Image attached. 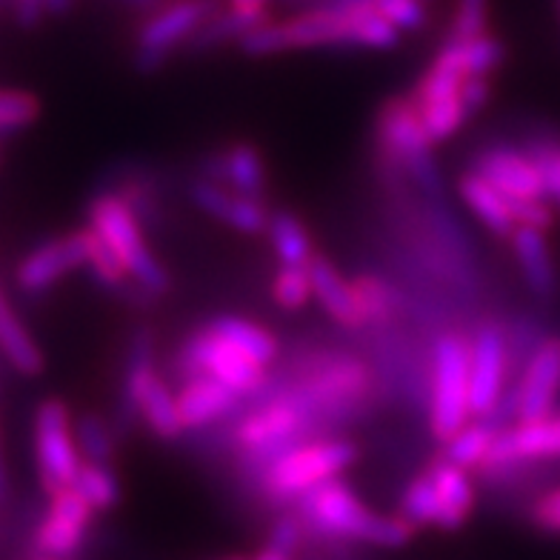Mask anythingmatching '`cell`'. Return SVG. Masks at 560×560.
I'll return each instance as SVG.
<instances>
[{
  "mask_svg": "<svg viewBox=\"0 0 560 560\" xmlns=\"http://www.w3.org/2000/svg\"><path fill=\"white\" fill-rule=\"evenodd\" d=\"M560 395V335L544 338L526 358L524 375L509 395V415L517 420H540L555 415Z\"/></svg>",
  "mask_w": 560,
  "mask_h": 560,
  "instance_id": "30bf717a",
  "label": "cell"
},
{
  "mask_svg": "<svg viewBox=\"0 0 560 560\" xmlns=\"http://www.w3.org/2000/svg\"><path fill=\"white\" fill-rule=\"evenodd\" d=\"M69 7H72V0H46V12L49 15H67Z\"/></svg>",
  "mask_w": 560,
  "mask_h": 560,
  "instance_id": "c3c4849f",
  "label": "cell"
},
{
  "mask_svg": "<svg viewBox=\"0 0 560 560\" xmlns=\"http://www.w3.org/2000/svg\"><path fill=\"white\" fill-rule=\"evenodd\" d=\"M155 338L149 329L138 332L129 347V358H126L124 372V400H120V412L132 418L138 412V404L143 398V392L155 381Z\"/></svg>",
  "mask_w": 560,
  "mask_h": 560,
  "instance_id": "cb8c5ba5",
  "label": "cell"
},
{
  "mask_svg": "<svg viewBox=\"0 0 560 560\" xmlns=\"http://www.w3.org/2000/svg\"><path fill=\"white\" fill-rule=\"evenodd\" d=\"M229 9H235V12H244V15L260 18V21H266V9H269V0H229Z\"/></svg>",
  "mask_w": 560,
  "mask_h": 560,
  "instance_id": "7dc6e473",
  "label": "cell"
},
{
  "mask_svg": "<svg viewBox=\"0 0 560 560\" xmlns=\"http://www.w3.org/2000/svg\"><path fill=\"white\" fill-rule=\"evenodd\" d=\"M37 115H40V104L32 92L0 89V132H15L35 124Z\"/></svg>",
  "mask_w": 560,
  "mask_h": 560,
  "instance_id": "74e56055",
  "label": "cell"
},
{
  "mask_svg": "<svg viewBox=\"0 0 560 560\" xmlns=\"http://www.w3.org/2000/svg\"><path fill=\"white\" fill-rule=\"evenodd\" d=\"M303 423V409L295 400H269L244 418L235 427V443L237 450L249 452V455L266 457L272 460V450L287 452L289 441L295 438V432Z\"/></svg>",
  "mask_w": 560,
  "mask_h": 560,
  "instance_id": "5bb4252c",
  "label": "cell"
},
{
  "mask_svg": "<svg viewBox=\"0 0 560 560\" xmlns=\"http://www.w3.org/2000/svg\"><path fill=\"white\" fill-rule=\"evenodd\" d=\"M358 446L352 441H310L289 446L264 466V487L272 498H303L312 489L338 480L354 464Z\"/></svg>",
  "mask_w": 560,
  "mask_h": 560,
  "instance_id": "5b68a950",
  "label": "cell"
},
{
  "mask_svg": "<svg viewBox=\"0 0 560 560\" xmlns=\"http://www.w3.org/2000/svg\"><path fill=\"white\" fill-rule=\"evenodd\" d=\"M214 12H221L218 0H175L158 9L135 37V67L140 72L161 69L177 46L192 44V37Z\"/></svg>",
  "mask_w": 560,
  "mask_h": 560,
  "instance_id": "52a82bcc",
  "label": "cell"
},
{
  "mask_svg": "<svg viewBox=\"0 0 560 560\" xmlns=\"http://www.w3.org/2000/svg\"><path fill=\"white\" fill-rule=\"evenodd\" d=\"M400 30L392 26L372 7H315L287 21H264L241 40L252 58L312 49V46H366L392 49L398 46Z\"/></svg>",
  "mask_w": 560,
  "mask_h": 560,
  "instance_id": "6da1fadb",
  "label": "cell"
},
{
  "mask_svg": "<svg viewBox=\"0 0 560 560\" xmlns=\"http://www.w3.org/2000/svg\"><path fill=\"white\" fill-rule=\"evenodd\" d=\"M223 158H226V184L237 195L260 198L266 186V166L258 149L249 143H235L229 152H223Z\"/></svg>",
  "mask_w": 560,
  "mask_h": 560,
  "instance_id": "f546056e",
  "label": "cell"
},
{
  "mask_svg": "<svg viewBox=\"0 0 560 560\" xmlns=\"http://www.w3.org/2000/svg\"><path fill=\"white\" fill-rule=\"evenodd\" d=\"M226 560H249V558H226Z\"/></svg>",
  "mask_w": 560,
  "mask_h": 560,
  "instance_id": "816d5d0a",
  "label": "cell"
},
{
  "mask_svg": "<svg viewBox=\"0 0 560 560\" xmlns=\"http://www.w3.org/2000/svg\"><path fill=\"white\" fill-rule=\"evenodd\" d=\"M475 172L498 186L509 200H538L546 198L544 175L535 158L526 149L489 147L475 161Z\"/></svg>",
  "mask_w": 560,
  "mask_h": 560,
  "instance_id": "2e32d148",
  "label": "cell"
},
{
  "mask_svg": "<svg viewBox=\"0 0 560 560\" xmlns=\"http://www.w3.org/2000/svg\"><path fill=\"white\" fill-rule=\"evenodd\" d=\"M560 457V415L540 420H517L512 429H501L492 443L483 469L503 472L532 460H552Z\"/></svg>",
  "mask_w": 560,
  "mask_h": 560,
  "instance_id": "7c38bea8",
  "label": "cell"
},
{
  "mask_svg": "<svg viewBox=\"0 0 560 560\" xmlns=\"http://www.w3.org/2000/svg\"><path fill=\"white\" fill-rule=\"evenodd\" d=\"M138 412L149 427V432L161 438V441H177L186 432L180 409H177V392H172L161 377H155L149 384V389L143 392Z\"/></svg>",
  "mask_w": 560,
  "mask_h": 560,
  "instance_id": "d4e9b609",
  "label": "cell"
},
{
  "mask_svg": "<svg viewBox=\"0 0 560 560\" xmlns=\"http://www.w3.org/2000/svg\"><path fill=\"white\" fill-rule=\"evenodd\" d=\"M457 189H460V198H464L466 207L472 209L480 221L492 229L494 235H501V237L515 235L517 221H515V212H512V200H509L498 186L489 184L487 177L478 175L475 170L466 172V175L460 177Z\"/></svg>",
  "mask_w": 560,
  "mask_h": 560,
  "instance_id": "44dd1931",
  "label": "cell"
},
{
  "mask_svg": "<svg viewBox=\"0 0 560 560\" xmlns=\"http://www.w3.org/2000/svg\"><path fill=\"white\" fill-rule=\"evenodd\" d=\"M266 235L272 241L280 266H310L312 258H315L310 232H306V226L298 221L295 214L275 212Z\"/></svg>",
  "mask_w": 560,
  "mask_h": 560,
  "instance_id": "83f0119b",
  "label": "cell"
},
{
  "mask_svg": "<svg viewBox=\"0 0 560 560\" xmlns=\"http://www.w3.org/2000/svg\"><path fill=\"white\" fill-rule=\"evenodd\" d=\"M512 249H515L517 266L524 272L526 287L538 298H549L558 287V272H555L552 252L546 244V235L540 229L517 226L512 235Z\"/></svg>",
  "mask_w": 560,
  "mask_h": 560,
  "instance_id": "7402d4cb",
  "label": "cell"
},
{
  "mask_svg": "<svg viewBox=\"0 0 560 560\" xmlns=\"http://www.w3.org/2000/svg\"><path fill=\"white\" fill-rule=\"evenodd\" d=\"M74 441L86 464H112L115 457V438H112L109 427L104 418L97 415H83L74 423Z\"/></svg>",
  "mask_w": 560,
  "mask_h": 560,
  "instance_id": "e575fe53",
  "label": "cell"
},
{
  "mask_svg": "<svg viewBox=\"0 0 560 560\" xmlns=\"http://www.w3.org/2000/svg\"><path fill=\"white\" fill-rule=\"evenodd\" d=\"M83 235H86V264L92 266L95 278L112 289H124L129 272L124 269L118 255H115V252H112L109 246H106L89 226L83 229Z\"/></svg>",
  "mask_w": 560,
  "mask_h": 560,
  "instance_id": "8d00e7d4",
  "label": "cell"
},
{
  "mask_svg": "<svg viewBox=\"0 0 560 560\" xmlns=\"http://www.w3.org/2000/svg\"><path fill=\"white\" fill-rule=\"evenodd\" d=\"M272 221V212L260 203V198H249V195H237L232 198L226 221L232 229L244 232V235H264Z\"/></svg>",
  "mask_w": 560,
  "mask_h": 560,
  "instance_id": "ab89813d",
  "label": "cell"
},
{
  "mask_svg": "<svg viewBox=\"0 0 560 560\" xmlns=\"http://www.w3.org/2000/svg\"><path fill=\"white\" fill-rule=\"evenodd\" d=\"M135 7H147V3H152V0H132Z\"/></svg>",
  "mask_w": 560,
  "mask_h": 560,
  "instance_id": "f907efd6",
  "label": "cell"
},
{
  "mask_svg": "<svg viewBox=\"0 0 560 560\" xmlns=\"http://www.w3.org/2000/svg\"><path fill=\"white\" fill-rule=\"evenodd\" d=\"M303 517L315 529L335 538L363 540L375 546H404L412 538L415 526L406 517L377 515L340 480H329L301 498Z\"/></svg>",
  "mask_w": 560,
  "mask_h": 560,
  "instance_id": "7a4b0ae2",
  "label": "cell"
},
{
  "mask_svg": "<svg viewBox=\"0 0 560 560\" xmlns=\"http://www.w3.org/2000/svg\"><path fill=\"white\" fill-rule=\"evenodd\" d=\"M472 418L469 340L446 332L432 349V406L429 427L441 443H450Z\"/></svg>",
  "mask_w": 560,
  "mask_h": 560,
  "instance_id": "277c9868",
  "label": "cell"
},
{
  "mask_svg": "<svg viewBox=\"0 0 560 560\" xmlns=\"http://www.w3.org/2000/svg\"><path fill=\"white\" fill-rule=\"evenodd\" d=\"M0 352L21 375H37L44 369V352L37 349L35 338L21 326L12 310L0 295Z\"/></svg>",
  "mask_w": 560,
  "mask_h": 560,
  "instance_id": "484cf974",
  "label": "cell"
},
{
  "mask_svg": "<svg viewBox=\"0 0 560 560\" xmlns=\"http://www.w3.org/2000/svg\"><path fill=\"white\" fill-rule=\"evenodd\" d=\"M83 264H86V235L81 229L74 235L55 237V241L35 246L18 266L15 280L26 295H44L46 289H52L63 275Z\"/></svg>",
  "mask_w": 560,
  "mask_h": 560,
  "instance_id": "9a60e30c",
  "label": "cell"
},
{
  "mask_svg": "<svg viewBox=\"0 0 560 560\" xmlns=\"http://www.w3.org/2000/svg\"><path fill=\"white\" fill-rule=\"evenodd\" d=\"M372 9L400 32H420L429 21L427 0H372Z\"/></svg>",
  "mask_w": 560,
  "mask_h": 560,
  "instance_id": "60d3db41",
  "label": "cell"
},
{
  "mask_svg": "<svg viewBox=\"0 0 560 560\" xmlns=\"http://www.w3.org/2000/svg\"><path fill=\"white\" fill-rule=\"evenodd\" d=\"M301 544V524L295 515H280L272 524V535H269V546L280 549V552L292 555L295 546Z\"/></svg>",
  "mask_w": 560,
  "mask_h": 560,
  "instance_id": "f6af8a7d",
  "label": "cell"
},
{
  "mask_svg": "<svg viewBox=\"0 0 560 560\" xmlns=\"http://www.w3.org/2000/svg\"><path fill=\"white\" fill-rule=\"evenodd\" d=\"M366 392V369L352 358H326L310 369L303 398L310 404H340Z\"/></svg>",
  "mask_w": 560,
  "mask_h": 560,
  "instance_id": "d6986e66",
  "label": "cell"
},
{
  "mask_svg": "<svg viewBox=\"0 0 560 560\" xmlns=\"http://www.w3.org/2000/svg\"><path fill=\"white\" fill-rule=\"evenodd\" d=\"M180 369L186 377L209 375L214 381L226 384L229 389L244 395H255L266 386V366L258 361H252L249 354L237 352L235 347H229L226 340L212 335L209 329L192 335L180 347Z\"/></svg>",
  "mask_w": 560,
  "mask_h": 560,
  "instance_id": "ba28073f",
  "label": "cell"
},
{
  "mask_svg": "<svg viewBox=\"0 0 560 560\" xmlns=\"http://www.w3.org/2000/svg\"><path fill=\"white\" fill-rule=\"evenodd\" d=\"M72 487L81 492L83 501L95 509V512H106L120 498V483L115 478V472L109 469V464H86L83 460Z\"/></svg>",
  "mask_w": 560,
  "mask_h": 560,
  "instance_id": "4dcf8cb0",
  "label": "cell"
},
{
  "mask_svg": "<svg viewBox=\"0 0 560 560\" xmlns=\"http://www.w3.org/2000/svg\"><path fill=\"white\" fill-rule=\"evenodd\" d=\"M506 335L498 324H483L469 343V375H472V415L489 418L501 406L506 381Z\"/></svg>",
  "mask_w": 560,
  "mask_h": 560,
  "instance_id": "4fadbf2b",
  "label": "cell"
},
{
  "mask_svg": "<svg viewBox=\"0 0 560 560\" xmlns=\"http://www.w3.org/2000/svg\"><path fill=\"white\" fill-rule=\"evenodd\" d=\"M400 517H406L412 526H441V498H438V489L429 475H420L406 487L404 501H400Z\"/></svg>",
  "mask_w": 560,
  "mask_h": 560,
  "instance_id": "836d02e7",
  "label": "cell"
},
{
  "mask_svg": "<svg viewBox=\"0 0 560 560\" xmlns=\"http://www.w3.org/2000/svg\"><path fill=\"white\" fill-rule=\"evenodd\" d=\"M418 109L420 124H423V132H427L429 143H441V140L452 138V135L469 120V112H466L464 101H460V92L452 97H443V101H432V104L418 106Z\"/></svg>",
  "mask_w": 560,
  "mask_h": 560,
  "instance_id": "d6a6232c",
  "label": "cell"
},
{
  "mask_svg": "<svg viewBox=\"0 0 560 560\" xmlns=\"http://www.w3.org/2000/svg\"><path fill=\"white\" fill-rule=\"evenodd\" d=\"M429 480L435 483L438 498H441V529L452 532L466 524V517L475 509V489L466 469L450 464L446 457L429 466Z\"/></svg>",
  "mask_w": 560,
  "mask_h": 560,
  "instance_id": "ffe728a7",
  "label": "cell"
},
{
  "mask_svg": "<svg viewBox=\"0 0 560 560\" xmlns=\"http://www.w3.org/2000/svg\"><path fill=\"white\" fill-rule=\"evenodd\" d=\"M260 18H249L244 12H235V9H226V12H214L207 23H203V30L192 37V49H212V46H221L226 40H244L255 26H260Z\"/></svg>",
  "mask_w": 560,
  "mask_h": 560,
  "instance_id": "1f68e13d",
  "label": "cell"
},
{
  "mask_svg": "<svg viewBox=\"0 0 560 560\" xmlns=\"http://www.w3.org/2000/svg\"><path fill=\"white\" fill-rule=\"evenodd\" d=\"M377 132L384 147L392 155L406 161L418 175V180L427 189H441V180L435 175V166L429 161V138L420 124V109L415 104V97H392L386 101L377 118Z\"/></svg>",
  "mask_w": 560,
  "mask_h": 560,
  "instance_id": "9c48e42d",
  "label": "cell"
},
{
  "mask_svg": "<svg viewBox=\"0 0 560 560\" xmlns=\"http://www.w3.org/2000/svg\"><path fill=\"white\" fill-rule=\"evenodd\" d=\"M489 95H492V89H489L487 74H472V78H466L464 86H460V101H464L469 115L483 109V106L489 104Z\"/></svg>",
  "mask_w": 560,
  "mask_h": 560,
  "instance_id": "bcb514c9",
  "label": "cell"
},
{
  "mask_svg": "<svg viewBox=\"0 0 560 560\" xmlns=\"http://www.w3.org/2000/svg\"><path fill=\"white\" fill-rule=\"evenodd\" d=\"M441 49L450 55L452 63H455L466 78H472V74H489L492 69L501 67L503 60V44L498 37L489 35V32L478 37H466V40L450 37Z\"/></svg>",
  "mask_w": 560,
  "mask_h": 560,
  "instance_id": "4316f807",
  "label": "cell"
},
{
  "mask_svg": "<svg viewBox=\"0 0 560 560\" xmlns=\"http://www.w3.org/2000/svg\"><path fill=\"white\" fill-rule=\"evenodd\" d=\"M207 329L212 335H218L221 340H226L229 347H235L237 352L249 354L252 361H258L260 366L272 363V358L278 354V340L266 332L264 326L252 324V320H246V317L221 315V317H214Z\"/></svg>",
  "mask_w": 560,
  "mask_h": 560,
  "instance_id": "603a6c76",
  "label": "cell"
},
{
  "mask_svg": "<svg viewBox=\"0 0 560 560\" xmlns=\"http://www.w3.org/2000/svg\"><path fill=\"white\" fill-rule=\"evenodd\" d=\"M555 207H558V212H560V200H558V203H555Z\"/></svg>",
  "mask_w": 560,
  "mask_h": 560,
  "instance_id": "f5cc1de1",
  "label": "cell"
},
{
  "mask_svg": "<svg viewBox=\"0 0 560 560\" xmlns=\"http://www.w3.org/2000/svg\"><path fill=\"white\" fill-rule=\"evenodd\" d=\"M189 195H192L195 207L203 209V212L212 214V218H218V221H226L229 207H232V198H235V192H229L226 186L214 184V180H209V177H203V180H195L192 189H189Z\"/></svg>",
  "mask_w": 560,
  "mask_h": 560,
  "instance_id": "7bdbcfd3",
  "label": "cell"
},
{
  "mask_svg": "<svg viewBox=\"0 0 560 560\" xmlns=\"http://www.w3.org/2000/svg\"><path fill=\"white\" fill-rule=\"evenodd\" d=\"M489 0H455V18H452L450 37L466 40V37L487 35Z\"/></svg>",
  "mask_w": 560,
  "mask_h": 560,
  "instance_id": "b9f144b4",
  "label": "cell"
},
{
  "mask_svg": "<svg viewBox=\"0 0 560 560\" xmlns=\"http://www.w3.org/2000/svg\"><path fill=\"white\" fill-rule=\"evenodd\" d=\"M92 512L74 487L60 489L49 494V515L40 521L35 532V549L40 552V560H67L72 558L86 540Z\"/></svg>",
  "mask_w": 560,
  "mask_h": 560,
  "instance_id": "8fae6325",
  "label": "cell"
},
{
  "mask_svg": "<svg viewBox=\"0 0 560 560\" xmlns=\"http://www.w3.org/2000/svg\"><path fill=\"white\" fill-rule=\"evenodd\" d=\"M529 515L532 524L538 526V529L560 535V489H552V492H546L544 498H538Z\"/></svg>",
  "mask_w": 560,
  "mask_h": 560,
  "instance_id": "ee69618b",
  "label": "cell"
},
{
  "mask_svg": "<svg viewBox=\"0 0 560 560\" xmlns=\"http://www.w3.org/2000/svg\"><path fill=\"white\" fill-rule=\"evenodd\" d=\"M237 392L209 375L186 377V384L177 389V409L186 429H203L214 420H221L237 406Z\"/></svg>",
  "mask_w": 560,
  "mask_h": 560,
  "instance_id": "ac0fdd59",
  "label": "cell"
},
{
  "mask_svg": "<svg viewBox=\"0 0 560 560\" xmlns=\"http://www.w3.org/2000/svg\"><path fill=\"white\" fill-rule=\"evenodd\" d=\"M310 278L317 303L324 306V312L332 317L335 324L347 326V329H358V326L366 324L369 317L358 289L335 269L332 260H326L324 255H315L310 264Z\"/></svg>",
  "mask_w": 560,
  "mask_h": 560,
  "instance_id": "e0dca14e",
  "label": "cell"
},
{
  "mask_svg": "<svg viewBox=\"0 0 560 560\" xmlns=\"http://www.w3.org/2000/svg\"><path fill=\"white\" fill-rule=\"evenodd\" d=\"M255 560H289V555L280 552V549H275V546H266L264 552H260Z\"/></svg>",
  "mask_w": 560,
  "mask_h": 560,
  "instance_id": "681fc988",
  "label": "cell"
},
{
  "mask_svg": "<svg viewBox=\"0 0 560 560\" xmlns=\"http://www.w3.org/2000/svg\"><path fill=\"white\" fill-rule=\"evenodd\" d=\"M89 229L95 232L106 246H109L129 278H135L140 289H147L149 295L158 298L172 287L170 275L158 264L152 249L143 241V229H140V218L129 200L120 195H97L89 203Z\"/></svg>",
  "mask_w": 560,
  "mask_h": 560,
  "instance_id": "3957f363",
  "label": "cell"
},
{
  "mask_svg": "<svg viewBox=\"0 0 560 560\" xmlns=\"http://www.w3.org/2000/svg\"><path fill=\"white\" fill-rule=\"evenodd\" d=\"M272 298L280 310L298 312L315 298L310 266H280L272 280Z\"/></svg>",
  "mask_w": 560,
  "mask_h": 560,
  "instance_id": "d590c367",
  "label": "cell"
},
{
  "mask_svg": "<svg viewBox=\"0 0 560 560\" xmlns=\"http://www.w3.org/2000/svg\"><path fill=\"white\" fill-rule=\"evenodd\" d=\"M526 152L535 158L538 163L540 175H544V189H546V198L560 200V138H535L526 143Z\"/></svg>",
  "mask_w": 560,
  "mask_h": 560,
  "instance_id": "f35d334b",
  "label": "cell"
},
{
  "mask_svg": "<svg viewBox=\"0 0 560 560\" xmlns=\"http://www.w3.org/2000/svg\"><path fill=\"white\" fill-rule=\"evenodd\" d=\"M35 464L37 478L46 494L72 487L83 466L81 450L74 441V427L63 400H44L35 412Z\"/></svg>",
  "mask_w": 560,
  "mask_h": 560,
  "instance_id": "8992f818",
  "label": "cell"
},
{
  "mask_svg": "<svg viewBox=\"0 0 560 560\" xmlns=\"http://www.w3.org/2000/svg\"><path fill=\"white\" fill-rule=\"evenodd\" d=\"M498 432H501V429L494 427L489 418L478 420V423H466V427L446 443V460L460 466V469H466V472H469V469H478V466L483 469Z\"/></svg>",
  "mask_w": 560,
  "mask_h": 560,
  "instance_id": "f1b7e54d",
  "label": "cell"
},
{
  "mask_svg": "<svg viewBox=\"0 0 560 560\" xmlns=\"http://www.w3.org/2000/svg\"><path fill=\"white\" fill-rule=\"evenodd\" d=\"M3 3H7V0H0V7H3Z\"/></svg>",
  "mask_w": 560,
  "mask_h": 560,
  "instance_id": "db71d44e",
  "label": "cell"
}]
</instances>
